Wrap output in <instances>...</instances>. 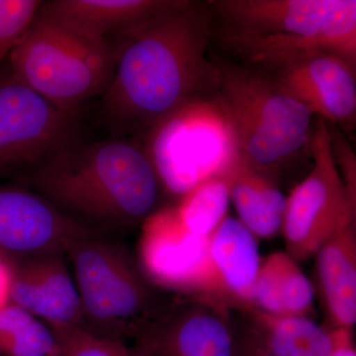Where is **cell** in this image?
I'll return each instance as SVG.
<instances>
[{
  "label": "cell",
  "instance_id": "obj_24",
  "mask_svg": "<svg viewBox=\"0 0 356 356\" xmlns=\"http://www.w3.org/2000/svg\"><path fill=\"white\" fill-rule=\"evenodd\" d=\"M60 356H132L123 341L99 336L79 327H50Z\"/></svg>",
  "mask_w": 356,
  "mask_h": 356
},
{
  "label": "cell",
  "instance_id": "obj_30",
  "mask_svg": "<svg viewBox=\"0 0 356 356\" xmlns=\"http://www.w3.org/2000/svg\"><path fill=\"white\" fill-rule=\"evenodd\" d=\"M131 353H132V356H154L140 346H137L135 350H131Z\"/></svg>",
  "mask_w": 356,
  "mask_h": 356
},
{
  "label": "cell",
  "instance_id": "obj_26",
  "mask_svg": "<svg viewBox=\"0 0 356 356\" xmlns=\"http://www.w3.org/2000/svg\"><path fill=\"white\" fill-rule=\"evenodd\" d=\"M329 125V124H327ZM332 156L343 179L348 198L356 205V156L350 143L334 126L329 125Z\"/></svg>",
  "mask_w": 356,
  "mask_h": 356
},
{
  "label": "cell",
  "instance_id": "obj_25",
  "mask_svg": "<svg viewBox=\"0 0 356 356\" xmlns=\"http://www.w3.org/2000/svg\"><path fill=\"white\" fill-rule=\"evenodd\" d=\"M43 3L41 0H0V63L29 29Z\"/></svg>",
  "mask_w": 356,
  "mask_h": 356
},
{
  "label": "cell",
  "instance_id": "obj_29",
  "mask_svg": "<svg viewBox=\"0 0 356 356\" xmlns=\"http://www.w3.org/2000/svg\"><path fill=\"white\" fill-rule=\"evenodd\" d=\"M10 266L8 259L0 254V307L8 303L9 286H10Z\"/></svg>",
  "mask_w": 356,
  "mask_h": 356
},
{
  "label": "cell",
  "instance_id": "obj_14",
  "mask_svg": "<svg viewBox=\"0 0 356 356\" xmlns=\"http://www.w3.org/2000/svg\"><path fill=\"white\" fill-rule=\"evenodd\" d=\"M226 309L200 301L166 314L138 337L154 356H235V332Z\"/></svg>",
  "mask_w": 356,
  "mask_h": 356
},
{
  "label": "cell",
  "instance_id": "obj_6",
  "mask_svg": "<svg viewBox=\"0 0 356 356\" xmlns=\"http://www.w3.org/2000/svg\"><path fill=\"white\" fill-rule=\"evenodd\" d=\"M145 145L163 191L184 197L238 158L233 126L215 95L187 102L156 124Z\"/></svg>",
  "mask_w": 356,
  "mask_h": 356
},
{
  "label": "cell",
  "instance_id": "obj_16",
  "mask_svg": "<svg viewBox=\"0 0 356 356\" xmlns=\"http://www.w3.org/2000/svg\"><path fill=\"white\" fill-rule=\"evenodd\" d=\"M339 0H214L225 29L261 38L308 36L324 27Z\"/></svg>",
  "mask_w": 356,
  "mask_h": 356
},
{
  "label": "cell",
  "instance_id": "obj_28",
  "mask_svg": "<svg viewBox=\"0 0 356 356\" xmlns=\"http://www.w3.org/2000/svg\"><path fill=\"white\" fill-rule=\"evenodd\" d=\"M334 337V350L330 356H356L353 330L331 329Z\"/></svg>",
  "mask_w": 356,
  "mask_h": 356
},
{
  "label": "cell",
  "instance_id": "obj_19",
  "mask_svg": "<svg viewBox=\"0 0 356 356\" xmlns=\"http://www.w3.org/2000/svg\"><path fill=\"white\" fill-rule=\"evenodd\" d=\"M254 309L278 316H305L314 311L311 281L285 252L261 259L254 291Z\"/></svg>",
  "mask_w": 356,
  "mask_h": 356
},
{
  "label": "cell",
  "instance_id": "obj_20",
  "mask_svg": "<svg viewBox=\"0 0 356 356\" xmlns=\"http://www.w3.org/2000/svg\"><path fill=\"white\" fill-rule=\"evenodd\" d=\"M231 201L238 221L257 238H273L281 234L286 196L277 182L252 170L240 158L232 175Z\"/></svg>",
  "mask_w": 356,
  "mask_h": 356
},
{
  "label": "cell",
  "instance_id": "obj_27",
  "mask_svg": "<svg viewBox=\"0 0 356 356\" xmlns=\"http://www.w3.org/2000/svg\"><path fill=\"white\" fill-rule=\"evenodd\" d=\"M235 356H273L264 348L252 330L235 334Z\"/></svg>",
  "mask_w": 356,
  "mask_h": 356
},
{
  "label": "cell",
  "instance_id": "obj_13",
  "mask_svg": "<svg viewBox=\"0 0 356 356\" xmlns=\"http://www.w3.org/2000/svg\"><path fill=\"white\" fill-rule=\"evenodd\" d=\"M259 238L236 218L227 216L210 236L208 275L200 298L227 309H254L261 266Z\"/></svg>",
  "mask_w": 356,
  "mask_h": 356
},
{
  "label": "cell",
  "instance_id": "obj_2",
  "mask_svg": "<svg viewBox=\"0 0 356 356\" xmlns=\"http://www.w3.org/2000/svg\"><path fill=\"white\" fill-rule=\"evenodd\" d=\"M18 177L72 221L106 236L143 225L165 192L146 147L131 138H76Z\"/></svg>",
  "mask_w": 356,
  "mask_h": 356
},
{
  "label": "cell",
  "instance_id": "obj_1",
  "mask_svg": "<svg viewBox=\"0 0 356 356\" xmlns=\"http://www.w3.org/2000/svg\"><path fill=\"white\" fill-rule=\"evenodd\" d=\"M212 24L208 4L177 0L109 40L115 69L102 112L119 135L146 137L187 102L216 93L218 69L207 58Z\"/></svg>",
  "mask_w": 356,
  "mask_h": 356
},
{
  "label": "cell",
  "instance_id": "obj_8",
  "mask_svg": "<svg viewBox=\"0 0 356 356\" xmlns=\"http://www.w3.org/2000/svg\"><path fill=\"white\" fill-rule=\"evenodd\" d=\"M76 116L47 102L10 70L0 76V177L20 175L76 139Z\"/></svg>",
  "mask_w": 356,
  "mask_h": 356
},
{
  "label": "cell",
  "instance_id": "obj_9",
  "mask_svg": "<svg viewBox=\"0 0 356 356\" xmlns=\"http://www.w3.org/2000/svg\"><path fill=\"white\" fill-rule=\"evenodd\" d=\"M257 70L273 77L313 116L334 127L355 125L356 67L343 58L324 53L300 54Z\"/></svg>",
  "mask_w": 356,
  "mask_h": 356
},
{
  "label": "cell",
  "instance_id": "obj_12",
  "mask_svg": "<svg viewBox=\"0 0 356 356\" xmlns=\"http://www.w3.org/2000/svg\"><path fill=\"white\" fill-rule=\"evenodd\" d=\"M8 262L10 303L25 309L50 327L88 329L65 254L36 255Z\"/></svg>",
  "mask_w": 356,
  "mask_h": 356
},
{
  "label": "cell",
  "instance_id": "obj_22",
  "mask_svg": "<svg viewBox=\"0 0 356 356\" xmlns=\"http://www.w3.org/2000/svg\"><path fill=\"white\" fill-rule=\"evenodd\" d=\"M233 170L204 180L180 198L175 209L180 221L189 232L197 236H210L228 216Z\"/></svg>",
  "mask_w": 356,
  "mask_h": 356
},
{
  "label": "cell",
  "instance_id": "obj_5",
  "mask_svg": "<svg viewBox=\"0 0 356 356\" xmlns=\"http://www.w3.org/2000/svg\"><path fill=\"white\" fill-rule=\"evenodd\" d=\"M88 329L123 341L159 318V299L128 252L106 236L74 243L65 254Z\"/></svg>",
  "mask_w": 356,
  "mask_h": 356
},
{
  "label": "cell",
  "instance_id": "obj_23",
  "mask_svg": "<svg viewBox=\"0 0 356 356\" xmlns=\"http://www.w3.org/2000/svg\"><path fill=\"white\" fill-rule=\"evenodd\" d=\"M58 351L50 327L25 309L0 307V353L6 356H49Z\"/></svg>",
  "mask_w": 356,
  "mask_h": 356
},
{
  "label": "cell",
  "instance_id": "obj_3",
  "mask_svg": "<svg viewBox=\"0 0 356 356\" xmlns=\"http://www.w3.org/2000/svg\"><path fill=\"white\" fill-rule=\"evenodd\" d=\"M216 96L235 133L238 158L277 182L282 165L310 142L313 115L266 72L214 60Z\"/></svg>",
  "mask_w": 356,
  "mask_h": 356
},
{
  "label": "cell",
  "instance_id": "obj_4",
  "mask_svg": "<svg viewBox=\"0 0 356 356\" xmlns=\"http://www.w3.org/2000/svg\"><path fill=\"white\" fill-rule=\"evenodd\" d=\"M8 58L21 83L76 114L86 100L102 96L115 69L111 42L91 38L40 11Z\"/></svg>",
  "mask_w": 356,
  "mask_h": 356
},
{
  "label": "cell",
  "instance_id": "obj_21",
  "mask_svg": "<svg viewBox=\"0 0 356 356\" xmlns=\"http://www.w3.org/2000/svg\"><path fill=\"white\" fill-rule=\"evenodd\" d=\"M250 329L273 356H330L332 331L305 316H278L252 309Z\"/></svg>",
  "mask_w": 356,
  "mask_h": 356
},
{
  "label": "cell",
  "instance_id": "obj_7",
  "mask_svg": "<svg viewBox=\"0 0 356 356\" xmlns=\"http://www.w3.org/2000/svg\"><path fill=\"white\" fill-rule=\"evenodd\" d=\"M314 165L286 197L282 234L285 252L302 262L315 257L329 238L355 222L351 203L331 147L329 125L318 117L309 142Z\"/></svg>",
  "mask_w": 356,
  "mask_h": 356
},
{
  "label": "cell",
  "instance_id": "obj_18",
  "mask_svg": "<svg viewBox=\"0 0 356 356\" xmlns=\"http://www.w3.org/2000/svg\"><path fill=\"white\" fill-rule=\"evenodd\" d=\"M177 0H53L40 13L95 39L109 40L175 6Z\"/></svg>",
  "mask_w": 356,
  "mask_h": 356
},
{
  "label": "cell",
  "instance_id": "obj_15",
  "mask_svg": "<svg viewBox=\"0 0 356 356\" xmlns=\"http://www.w3.org/2000/svg\"><path fill=\"white\" fill-rule=\"evenodd\" d=\"M222 40L248 67L262 69L282 60L306 53L337 56L356 67V1L339 0L320 31L308 36L261 38L222 28Z\"/></svg>",
  "mask_w": 356,
  "mask_h": 356
},
{
  "label": "cell",
  "instance_id": "obj_11",
  "mask_svg": "<svg viewBox=\"0 0 356 356\" xmlns=\"http://www.w3.org/2000/svg\"><path fill=\"white\" fill-rule=\"evenodd\" d=\"M142 226L139 259L147 280L200 297L207 280L211 236L189 232L175 207L159 209Z\"/></svg>",
  "mask_w": 356,
  "mask_h": 356
},
{
  "label": "cell",
  "instance_id": "obj_17",
  "mask_svg": "<svg viewBox=\"0 0 356 356\" xmlns=\"http://www.w3.org/2000/svg\"><path fill=\"white\" fill-rule=\"evenodd\" d=\"M315 257L318 292L327 327L353 330L356 323L355 222L339 229Z\"/></svg>",
  "mask_w": 356,
  "mask_h": 356
},
{
  "label": "cell",
  "instance_id": "obj_31",
  "mask_svg": "<svg viewBox=\"0 0 356 356\" xmlns=\"http://www.w3.org/2000/svg\"><path fill=\"white\" fill-rule=\"evenodd\" d=\"M49 356H60L58 355V351L57 353H55V355H49Z\"/></svg>",
  "mask_w": 356,
  "mask_h": 356
},
{
  "label": "cell",
  "instance_id": "obj_10",
  "mask_svg": "<svg viewBox=\"0 0 356 356\" xmlns=\"http://www.w3.org/2000/svg\"><path fill=\"white\" fill-rule=\"evenodd\" d=\"M97 235L27 187H0V254L6 259L67 254L74 243Z\"/></svg>",
  "mask_w": 356,
  "mask_h": 356
}]
</instances>
